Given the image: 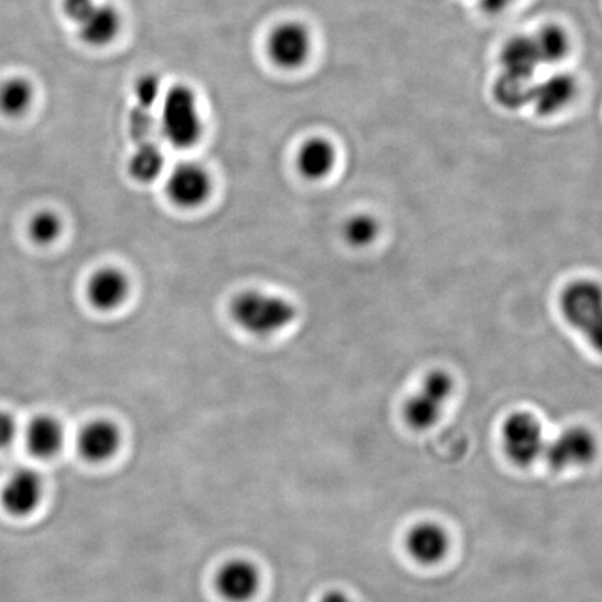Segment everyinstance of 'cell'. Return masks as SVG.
Returning <instances> with one entry per match:
<instances>
[{
	"label": "cell",
	"instance_id": "cell-1",
	"mask_svg": "<svg viewBox=\"0 0 602 602\" xmlns=\"http://www.w3.org/2000/svg\"><path fill=\"white\" fill-rule=\"evenodd\" d=\"M229 314L240 330L257 337L279 334L292 325L298 310L292 301L261 290H245L229 304Z\"/></svg>",
	"mask_w": 602,
	"mask_h": 602
},
{
	"label": "cell",
	"instance_id": "cell-2",
	"mask_svg": "<svg viewBox=\"0 0 602 602\" xmlns=\"http://www.w3.org/2000/svg\"><path fill=\"white\" fill-rule=\"evenodd\" d=\"M559 305L568 324L602 355V284L591 279L569 283Z\"/></svg>",
	"mask_w": 602,
	"mask_h": 602
},
{
	"label": "cell",
	"instance_id": "cell-3",
	"mask_svg": "<svg viewBox=\"0 0 602 602\" xmlns=\"http://www.w3.org/2000/svg\"><path fill=\"white\" fill-rule=\"evenodd\" d=\"M161 129L174 148L184 150L197 144L203 136V119L193 88L178 84L169 89L162 100Z\"/></svg>",
	"mask_w": 602,
	"mask_h": 602
},
{
	"label": "cell",
	"instance_id": "cell-4",
	"mask_svg": "<svg viewBox=\"0 0 602 602\" xmlns=\"http://www.w3.org/2000/svg\"><path fill=\"white\" fill-rule=\"evenodd\" d=\"M455 381L445 369H434L426 375L419 388L404 406L406 424L416 431H427L438 424L451 400Z\"/></svg>",
	"mask_w": 602,
	"mask_h": 602
},
{
	"label": "cell",
	"instance_id": "cell-5",
	"mask_svg": "<svg viewBox=\"0 0 602 602\" xmlns=\"http://www.w3.org/2000/svg\"><path fill=\"white\" fill-rule=\"evenodd\" d=\"M547 440L541 421L530 411H516L502 426V448L516 466L527 467L544 456Z\"/></svg>",
	"mask_w": 602,
	"mask_h": 602
},
{
	"label": "cell",
	"instance_id": "cell-6",
	"mask_svg": "<svg viewBox=\"0 0 602 602\" xmlns=\"http://www.w3.org/2000/svg\"><path fill=\"white\" fill-rule=\"evenodd\" d=\"M599 453V441L588 427L572 426L559 432L551 441H547L544 461L548 466L562 470L588 466Z\"/></svg>",
	"mask_w": 602,
	"mask_h": 602
},
{
	"label": "cell",
	"instance_id": "cell-7",
	"mask_svg": "<svg viewBox=\"0 0 602 602\" xmlns=\"http://www.w3.org/2000/svg\"><path fill=\"white\" fill-rule=\"evenodd\" d=\"M63 9L89 45H108L119 33V13L108 4H98L95 0H65Z\"/></svg>",
	"mask_w": 602,
	"mask_h": 602
},
{
	"label": "cell",
	"instance_id": "cell-8",
	"mask_svg": "<svg viewBox=\"0 0 602 602\" xmlns=\"http://www.w3.org/2000/svg\"><path fill=\"white\" fill-rule=\"evenodd\" d=\"M311 34L304 24L299 21H284L272 30L268 39V55L275 65L289 68H299L308 62L311 54Z\"/></svg>",
	"mask_w": 602,
	"mask_h": 602
},
{
	"label": "cell",
	"instance_id": "cell-9",
	"mask_svg": "<svg viewBox=\"0 0 602 602\" xmlns=\"http://www.w3.org/2000/svg\"><path fill=\"white\" fill-rule=\"evenodd\" d=\"M261 584L260 568L245 558L222 563L214 579L216 593L228 602H250L260 591Z\"/></svg>",
	"mask_w": 602,
	"mask_h": 602
},
{
	"label": "cell",
	"instance_id": "cell-10",
	"mask_svg": "<svg viewBox=\"0 0 602 602\" xmlns=\"http://www.w3.org/2000/svg\"><path fill=\"white\" fill-rule=\"evenodd\" d=\"M213 192L207 171L197 163L184 162L174 166L166 181V193L178 207L192 209L203 205Z\"/></svg>",
	"mask_w": 602,
	"mask_h": 602
},
{
	"label": "cell",
	"instance_id": "cell-11",
	"mask_svg": "<svg viewBox=\"0 0 602 602\" xmlns=\"http://www.w3.org/2000/svg\"><path fill=\"white\" fill-rule=\"evenodd\" d=\"M405 548L415 562L422 567H434L447 558L451 549V537L440 523L422 520L406 533Z\"/></svg>",
	"mask_w": 602,
	"mask_h": 602
},
{
	"label": "cell",
	"instance_id": "cell-12",
	"mask_svg": "<svg viewBox=\"0 0 602 602\" xmlns=\"http://www.w3.org/2000/svg\"><path fill=\"white\" fill-rule=\"evenodd\" d=\"M44 495L41 475L28 467L15 470L9 475L0 493V502L9 515L24 517L39 508Z\"/></svg>",
	"mask_w": 602,
	"mask_h": 602
},
{
	"label": "cell",
	"instance_id": "cell-13",
	"mask_svg": "<svg viewBox=\"0 0 602 602\" xmlns=\"http://www.w3.org/2000/svg\"><path fill=\"white\" fill-rule=\"evenodd\" d=\"M86 294L95 310L103 313L118 310L130 294L128 275L116 267L99 268L88 279Z\"/></svg>",
	"mask_w": 602,
	"mask_h": 602
},
{
	"label": "cell",
	"instance_id": "cell-14",
	"mask_svg": "<svg viewBox=\"0 0 602 602\" xmlns=\"http://www.w3.org/2000/svg\"><path fill=\"white\" fill-rule=\"evenodd\" d=\"M121 445L119 427L107 419H95L83 427L77 437V451L84 461L105 463L114 459Z\"/></svg>",
	"mask_w": 602,
	"mask_h": 602
},
{
	"label": "cell",
	"instance_id": "cell-15",
	"mask_svg": "<svg viewBox=\"0 0 602 602\" xmlns=\"http://www.w3.org/2000/svg\"><path fill=\"white\" fill-rule=\"evenodd\" d=\"M576 93L578 83L572 74H551L544 80L533 84L530 105L542 116L556 115L572 103Z\"/></svg>",
	"mask_w": 602,
	"mask_h": 602
},
{
	"label": "cell",
	"instance_id": "cell-16",
	"mask_svg": "<svg viewBox=\"0 0 602 602\" xmlns=\"http://www.w3.org/2000/svg\"><path fill=\"white\" fill-rule=\"evenodd\" d=\"M65 429L56 417L40 415L29 422L24 440L31 455L36 459H52L65 445Z\"/></svg>",
	"mask_w": 602,
	"mask_h": 602
},
{
	"label": "cell",
	"instance_id": "cell-17",
	"mask_svg": "<svg viewBox=\"0 0 602 602\" xmlns=\"http://www.w3.org/2000/svg\"><path fill=\"white\" fill-rule=\"evenodd\" d=\"M540 65V56H538L533 36L516 35L502 47V73L508 74V76L533 80V76Z\"/></svg>",
	"mask_w": 602,
	"mask_h": 602
},
{
	"label": "cell",
	"instance_id": "cell-18",
	"mask_svg": "<svg viewBox=\"0 0 602 602\" xmlns=\"http://www.w3.org/2000/svg\"><path fill=\"white\" fill-rule=\"evenodd\" d=\"M295 162L301 176L309 181H322L334 171L335 148L329 140L314 137L300 147Z\"/></svg>",
	"mask_w": 602,
	"mask_h": 602
},
{
	"label": "cell",
	"instance_id": "cell-19",
	"mask_svg": "<svg viewBox=\"0 0 602 602\" xmlns=\"http://www.w3.org/2000/svg\"><path fill=\"white\" fill-rule=\"evenodd\" d=\"M533 39H535L541 65H556L569 55V35L561 25H546L536 35H533Z\"/></svg>",
	"mask_w": 602,
	"mask_h": 602
},
{
	"label": "cell",
	"instance_id": "cell-20",
	"mask_svg": "<svg viewBox=\"0 0 602 602\" xmlns=\"http://www.w3.org/2000/svg\"><path fill=\"white\" fill-rule=\"evenodd\" d=\"M163 162L165 160L160 147L146 142L137 148L133 157L130 158V176L140 183L154 182L163 171Z\"/></svg>",
	"mask_w": 602,
	"mask_h": 602
},
{
	"label": "cell",
	"instance_id": "cell-21",
	"mask_svg": "<svg viewBox=\"0 0 602 602\" xmlns=\"http://www.w3.org/2000/svg\"><path fill=\"white\" fill-rule=\"evenodd\" d=\"M533 80H523L502 73L494 84L496 103L505 109L516 110L530 105Z\"/></svg>",
	"mask_w": 602,
	"mask_h": 602
},
{
	"label": "cell",
	"instance_id": "cell-22",
	"mask_svg": "<svg viewBox=\"0 0 602 602\" xmlns=\"http://www.w3.org/2000/svg\"><path fill=\"white\" fill-rule=\"evenodd\" d=\"M343 239L348 246L364 248L372 246L379 236V224L372 214L348 216L342 228Z\"/></svg>",
	"mask_w": 602,
	"mask_h": 602
},
{
	"label": "cell",
	"instance_id": "cell-23",
	"mask_svg": "<svg viewBox=\"0 0 602 602\" xmlns=\"http://www.w3.org/2000/svg\"><path fill=\"white\" fill-rule=\"evenodd\" d=\"M33 99V89L28 82L14 78L0 87V110L9 116L25 112Z\"/></svg>",
	"mask_w": 602,
	"mask_h": 602
},
{
	"label": "cell",
	"instance_id": "cell-24",
	"mask_svg": "<svg viewBox=\"0 0 602 602\" xmlns=\"http://www.w3.org/2000/svg\"><path fill=\"white\" fill-rule=\"evenodd\" d=\"M30 239L40 246H50L60 239L63 230L61 216L45 209L31 216L28 226Z\"/></svg>",
	"mask_w": 602,
	"mask_h": 602
},
{
	"label": "cell",
	"instance_id": "cell-25",
	"mask_svg": "<svg viewBox=\"0 0 602 602\" xmlns=\"http://www.w3.org/2000/svg\"><path fill=\"white\" fill-rule=\"evenodd\" d=\"M160 78L155 76H146L137 84V97H139L142 105L150 107V105L154 104V100L160 97Z\"/></svg>",
	"mask_w": 602,
	"mask_h": 602
},
{
	"label": "cell",
	"instance_id": "cell-26",
	"mask_svg": "<svg viewBox=\"0 0 602 602\" xmlns=\"http://www.w3.org/2000/svg\"><path fill=\"white\" fill-rule=\"evenodd\" d=\"M18 421L7 410H0V451L12 445L18 437Z\"/></svg>",
	"mask_w": 602,
	"mask_h": 602
},
{
	"label": "cell",
	"instance_id": "cell-27",
	"mask_svg": "<svg viewBox=\"0 0 602 602\" xmlns=\"http://www.w3.org/2000/svg\"><path fill=\"white\" fill-rule=\"evenodd\" d=\"M515 0H479L480 8L488 14H499L514 3Z\"/></svg>",
	"mask_w": 602,
	"mask_h": 602
},
{
	"label": "cell",
	"instance_id": "cell-28",
	"mask_svg": "<svg viewBox=\"0 0 602 602\" xmlns=\"http://www.w3.org/2000/svg\"><path fill=\"white\" fill-rule=\"evenodd\" d=\"M319 602H356L351 595L341 590H332L321 596Z\"/></svg>",
	"mask_w": 602,
	"mask_h": 602
}]
</instances>
